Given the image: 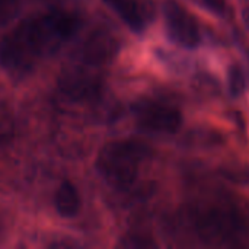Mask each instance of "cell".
<instances>
[{
    "instance_id": "obj_1",
    "label": "cell",
    "mask_w": 249,
    "mask_h": 249,
    "mask_svg": "<svg viewBox=\"0 0 249 249\" xmlns=\"http://www.w3.org/2000/svg\"><path fill=\"white\" fill-rule=\"evenodd\" d=\"M79 29V19L67 12H47L20 22L0 41V64L10 74H25L55 53Z\"/></svg>"
},
{
    "instance_id": "obj_2",
    "label": "cell",
    "mask_w": 249,
    "mask_h": 249,
    "mask_svg": "<svg viewBox=\"0 0 249 249\" xmlns=\"http://www.w3.org/2000/svg\"><path fill=\"white\" fill-rule=\"evenodd\" d=\"M147 155L136 142H114L102 147L96 158V169L102 179L115 190H128L137 179L140 165Z\"/></svg>"
},
{
    "instance_id": "obj_3",
    "label": "cell",
    "mask_w": 249,
    "mask_h": 249,
    "mask_svg": "<svg viewBox=\"0 0 249 249\" xmlns=\"http://www.w3.org/2000/svg\"><path fill=\"white\" fill-rule=\"evenodd\" d=\"M163 15L168 35L171 39L185 48H194L200 42V31L193 15L177 0H165Z\"/></svg>"
},
{
    "instance_id": "obj_4",
    "label": "cell",
    "mask_w": 249,
    "mask_h": 249,
    "mask_svg": "<svg viewBox=\"0 0 249 249\" xmlns=\"http://www.w3.org/2000/svg\"><path fill=\"white\" fill-rule=\"evenodd\" d=\"M134 115L137 124L149 131L155 133H177L182 125V115L178 109L158 104V102H140L134 107Z\"/></svg>"
},
{
    "instance_id": "obj_5",
    "label": "cell",
    "mask_w": 249,
    "mask_h": 249,
    "mask_svg": "<svg viewBox=\"0 0 249 249\" xmlns=\"http://www.w3.org/2000/svg\"><path fill=\"white\" fill-rule=\"evenodd\" d=\"M136 32H142L153 18L150 0H104Z\"/></svg>"
},
{
    "instance_id": "obj_6",
    "label": "cell",
    "mask_w": 249,
    "mask_h": 249,
    "mask_svg": "<svg viewBox=\"0 0 249 249\" xmlns=\"http://www.w3.org/2000/svg\"><path fill=\"white\" fill-rule=\"evenodd\" d=\"M54 204L61 217H74L80 210V196L77 188L70 181L61 182L55 191Z\"/></svg>"
},
{
    "instance_id": "obj_7",
    "label": "cell",
    "mask_w": 249,
    "mask_h": 249,
    "mask_svg": "<svg viewBox=\"0 0 249 249\" xmlns=\"http://www.w3.org/2000/svg\"><path fill=\"white\" fill-rule=\"evenodd\" d=\"M228 86H229V92L232 96H241L245 92V88H247L245 76L241 67L236 64H232L228 70Z\"/></svg>"
},
{
    "instance_id": "obj_8",
    "label": "cell",
    "mask_w": 249,
    "mask_h": 249,
    "mask_svg": "<svg viewBox=\"0 0 249 249\" xmlns=\"http://www.w3.org/2000/svg\"><path fill=\"white\" fill-rule=\"evenodd\" d=\"M20 0H0V25L10 22L18 13Z\"/></svg>"
},
{
    "instance_id": "obj_9",
    "label": "cell",
    "mask_w": 249,
    "mask_h": 249,
    "mask_svg": "<svg viewBox=\"0 0 249 249\" xmlns=\"http://www.w3.org/2000/svg\"><path fill=\"white\" fill-rule=\"evenodd\" d=\"M204 3L210 10H213L216 13H223L225 7H226L225 0H204Z\"/></svg>"
},
{
    "instance_id": "obj_10",
    "label": "cell",
    "mask_w": 249,
    "mask_h": 249,
    "mask_svg": "<svg viewBox=\"0 0 249 249\" xmlns=\"http://www.w3.org/2000/svg\"><path fill=\"white\" fill-rule=\"evenodd\" d=\"M242 20H244V23L247 25V28L249 29V6L245 7L244 12H242Z\"/></svg>"
}]
</instances>
